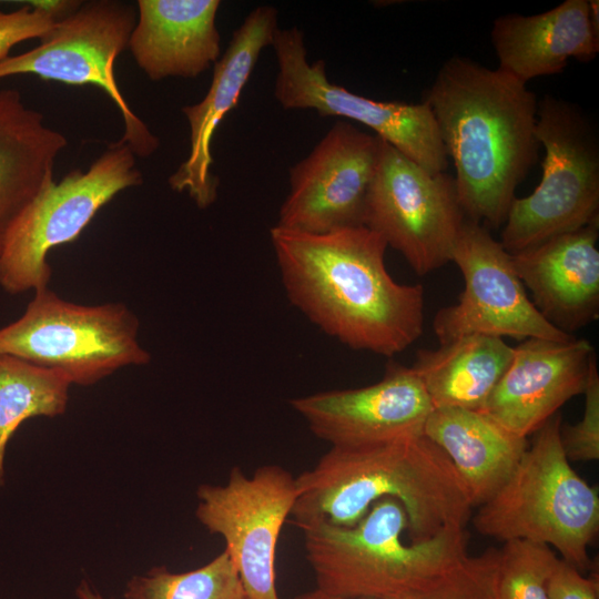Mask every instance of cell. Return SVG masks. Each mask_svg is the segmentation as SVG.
Masks as SVG:
<instances>
[{
  "mask_svg": "<svg viewBox=\"0 0 599 599\" xmlns=\"http://www.w3.org/2000/svg\"><path fill=\"white\" fill-rule=\"evenodd\" d=\"M270 238L291 303L351 348L394 356L423 333L424 288L396 282L387 244L364 225L304 233L277 225Z\"/></svg>",
  "mask_w": 599,
  "mask_h": 599,
  "instance_id": "cell-1",
  "label": "cell"
},
{
  "mask_svg": "<svg viewBox=\"0 0 599 599\" xmlns=\"http://www.w3.org/2000/svg\"><path fill=\"white\" fill-rule=\"evenodd\" d=\"M423 101L454 162L466 217L488 230L502 226L517 186L538 159L536 94L498 68L454 55Z\"/></svg>",
  "mask_w": 599,
  "mask_h": 599,
  "instance_id": "cell-2",
  "label": "cell"
},
{
  "mask_svg": "<svg viewBox=\"0 0 599 599\" xmlns=\"http://www.w3.org/2000/svg\"><path fill=\"white\" fill-rule=\"evenodd\" d=\"M292 522L353 527L383 498L404 507L410 541L464 527L473 508L447 455L426 436L387 443L331 447L296 477Z\"/></svg>",
  "mask_w": 599,
  "mask_h": 599,
  "instance_id": "cell-3",
  "label": "cell"
},
{
  "mask_svg": "<svg viewBox=\"0 0 599 599\" xmlns=\"http://www.w3.org/2000/svg\"><path fill=\"white\" fill-rule=\"evenodd\" d=\"M408 520L395 498L376 501L353 527L316 525L302 530L316 589L354 599H402L467 556L464 527L404 542Z\"/></svg>",
  "mask_w": 599,
  "mask_h": 599,
  "instance_id": "cell-4",
  "label": "cell"
},
{
  "mask_svg": "<svg viewBox=\"0 0 599 599\" xmlns=\"http://www.w3.org/2000/svg\"><path fill=\"white\" fill-rule=\"evenodd\" d=\"M557 413L535 439L506 483L473 517L476 531L501 541L544 544L579 571L590 565L588 547L599 528L597 488L571 467L560 440Z\"/></svg>",
  "mask_w": 599,
  "mask_h": 599,
  "instance_id": "cell-5",
  "label": "cell"
},
{
  "mask_svg": "<svg viewBox=\"0 0 599 599\" xmlns=\"http://www.w3.org/2000/svg\"><path fill=\"white\" fill-rule=\"evenodd\" d=\"M536 136L545 149L535 191L515 197L500 243L509 253L599 221V136L575 103L547 94L538 102Z\"/></svg>",
  "mask_w": 599,
  "mask_h": 599,
  "instance_id": "cell-6",
  "label": "cell"
},
{
  "mask_svg": "<svg viewBox=\"0 0 599 599\" xmlns=\"http://www.w3.org/2000/svg\"><path fill=\"white\" fill-rule=\"evenodd\" d=\"M33 293L24 313L0 328V354L61 370L81 386L150 362L139 318L124 304H75L49 287Z\"/></svg>",
  "mask_w": 599,
  "mask_h": 599,
  "instance_id": "cell-7",
  "label": "cell"
},
{
  "mask_svg": "<svg viewBox=\"0 0 599 599\" xmlns=\"http://www.w3.org/2000/svg\"><path fill=\"white\" fill-rule=\"evenodd\" d=\"M142 182L135 154L120 142L87 171L73 170L59 182L49 179L8 232L0 253V287L13 295L49 287V252L75 241L102 206Z\"/></svg>",
  "mask_w": 599,
  "mask_h": 599,
  "instance_id": "cell-8",
  "label": "cell"
},
{
  "mask_svg": "<svg viewBox=\"0 0 599 599\" xmlns=\"http://www.w3.org/2000/svg\"><path fill=\"white\" fill-rule=\"evenodd\" d=\"M136 17L135 8L124 1H81L39 45L0 61V79L31 74L102 89L124 123L123 136L118 142L128 145L135 156L148 158L158 150L159 139L129 106L114 77V61L128 48Z\"/></svg>",
  "mask_w": 599,
  "mask_h": 599,
  "instance_id": "cell-9",
  "label": "cell"
},
{
  "mask_svg": "<svg viewBox=\"0 0 599 599\" xmlns=\"http://www.w3.org/2000/svg\"><path fill=\"white\" fill-rule=\"evenodd\" d=\"M466 219L454 176L430 173L383 141L364 226L426 275L451 262Z\"/></svg>",
  "mask_w": 599,
  "mask_h": 599,
  "instance_id": "cell-10",
  "label": "cell"
},
{
  "mask_svg": "<svg viewBox=\"0 0 599 599\" xmlns=\"http://www.w3.org/2000/svg\"><path fill=\"white\" fill-rule=\"evenodd\" d=\"M277 61L274 97L285 110H314L362 123L430 173L446 172L448 156L428 104L375 101L328 80L323 60L309 63L304 33L280 29L272 44Z\"/></svg>",
  "mask_w": 599,
  "mask_h": 599,
  "instance_id": "cell-11",
  "label": "cell"
},
{
  "mask_svg": "<svg viewBox=\"0 0 599 599\" xmlns=\"http://www.w3.org/2000/svg\"><path fill=\"white\" fill-rule=\"evenodd\" d=\"M195 516L222 537L247 599H280L276 547L297 497L296 477L278 465L258 467L251 476L234 467L223 485L196 490Z\"/></svg>",
  "mask_w": 599,
  "mask_h": 599,
  "instance_id": "cell-12",
  "label": "cell"
},
{
  "mask_svg": "<svg viewBox=\"0 0 599 599\" xmlns=\"http://www.w3.org/2000/svg\"><path fill=\"white\" fill-rule=\"evenodd\" d=\"M451 262L465 281L456 304L440 308L433 329L445 344L467 335L510 337L517 341H564L572 335L551 325L535 307L511 260L484 225L466 219Z\"/></svg>",
  "mask_w": 599,
  "mask_h": 599,
  "instance_id": "cell-13",
  "label": "cell"
},
{
  "mask_svg": "<svg viewBox=\"0 0 599 599\" xmlns=\"http://www.w3.org/2000/svg\"><path fill=\"white\" fill-rule=\"evenodd\" d=\"M382 144L377 135L336 121L311 153L290 167V192L276 225L304 233L363 225Z\"/></svg>",
  "mask_w": 599,
  "mask_h": 599,
  "instance_id": "cell-14",
  "label": "cell"
},
{
  "mask_svg": "<svg viewBox=\"0 0 599 599\" xmlns=\"http://www.w3.org/2000/svg\"><path fill=\"white\" fill-rule=\"evenodd\" d=\"M290 404L311 432L331 447L420 436L434 409L412 367L393 362L378 383L296 397Z\"/></svg>",
  "mask_w": 599,
  "mask_h": 599,
  "instance_id": "cell-15",
  "label": "cell"
},
{
  "mask_svg": "<svg viewBox=\"0 0 599 599\" xmlns=\"http://www.w3.org/2000/svg\"><path fill=\"white\" fill-rule=\"evenodd\" d=\"M595 357L583 338L525 339L514 347L508 368L479 412L527 438L583 393Z\"/></svg>",
  "mask_w": 599,
  "mask_h": 599,
  "instance_id": "cell-16",
  "label": "cell"
},
{
  "mask_svg": "<svg viewBox=\"0 0 599 599\" xmlns=\"http://www.w3.org/2000/svg\"><path fill=\"white\" fill-rule=\"evenodd\" d=\"M277 10L258 6L233 32L222 57L215 62L205 97L182 109L190 128V152L169 177L175 192L186 191L200 209L209 207L217 196L219 179L212 172L211 152L215 130L233 110L246 85L261 52L272 44L277 30Z\"/></svg>",
  "mask_w": 599,
  "mask_h": 599,
  "instance_id": "cell-17",
  "label": "cell"
},
{
  "mask_svg": "<svg viewBox=\"0 0 599 599\" xmlns=\"http://www.w3.org/2000/svg\"><path fill=\"white\" fill-rule=\"evenodd\" d=\"M599 221L510 253L538 312L569 334L599 316Z\"/></svg>",
  "mask_w": 599,
  "mask_h": 599,
  "instance_id": "cell-18",
  "label": "cell"
},
{
  "mask_svg": "<svg viewBox=\"0 0 599 599\" xmlns=\"http://www.w3.org/2000/svg\"><path fill=\"white\" fill-rule=\"evenodd\" d=\"M219 0H139L130 49L153 81L196 78L220 59Z\"/></svg>",
  "mask_w": 599,
  "mask_h": 599,
  "instance_id": "cell-19",
  "label": "cell"
},
{
  "mask_svg": "<svg viewBox=\"0 0 599 599\" xmlns=\"http://www.w3.org/2000/svg\"><path fill=\"white\" fill-rule=\"evenodd\" d=\"M490 38L498 69L525 84L561 73L569 59L588 62L599 52L589 0H566L532 16H500L493 23Z\"/></svg>",
  "mask_w": 599,
  "mask_h": 599,
  "instance_id": "cell-20",
  "label": "cell"
},
{
  "mask_svg": "<svg viewBox=\"0 0 599 599\" xmlns=\"http://www.w3.org/2000/svg\"><path fill=\"white\" fill-rule=\"evenodd\" d=\"M16 89L0 90V253L9 230L45 182L67 146Z\"/></svg>",
  "mask_w": 599,
  "mask_h": 599,
  "instance_id": "cell-21",
  "label": "cell"
},
{
  "mask_svg": "<svg viewBox=\"0 0 599 599\" xmlns=\"http://www.w3.org/2000/svg\"><path fill=\"white\" fill-rule=\"evenodd\" d=\"M423 435L447 455L473 507L487 501L506 483L528 448L527 438L479 410L464 408L433 409Z\"/></svg>",
  "mask_w": 599,
  "mask_h": 599,
  "instance_id": "cell-22",
  "label": "cell"
},
{
  "mask_svg": "<svg viewBox=\"0 0 599 599\" xmlns=\"http://www.w3.org/2000/svg\"><path fill=\"white\" fill-rule=\"evenodd\" d=\"M514 347L504 338L467 335L419 349L410 366L433 408L479 410L508 368Z\"/></svg>",
  "mask_w": 599,
  "mask_h": 599,
  "instance_id": "cell-23",
  "label": "cell"
},
{
  "mask_svg": "<svg viewBox=\"0 0 599 599\" xmlns=\"http://www.w3.org/2000/svg\"><path fill=\"white\" fill-rule=\"evenodd\" d=\"M71 385L61 370L0 354V487L7 446L17 429L30 418L63 415Z\"/></svg>",
  "mask_w": 599,
  "mask_h": 599,
  "instance_id": "cell-24",
  "label": "cell"
},
{
  "mask_svg": "<svg viewBox=\"0 0 599 599\" xmlns=\"http://www.w3.org/2000/svg\"><path fill=\"white\" fill-rule=\"evenodd\" d=\"M123 599H247L240 575L226 551L185 572L154 567L133 576Z\"/></svg>",
  "mask_w": 599,
  "mask_h": 599,
  "instance_id": "cell-25",
  "label": "cell"
},
{
  "mask_svg": "<svg viewBox=\"0 0 599 599\" xmlns=\"http://www.w3.org/2000/svg\"><path fill=\"white\" fill-rule=\"evenodd\" d=\"M559 558L547 545L515 539L498 549V599H549L547 582Z\"/></svg>",
  "mask_w": 599,
  "mask_h": 599,
  "instance_id": "cell-26",
  "label": "cell"
},
{
  "mask_svg": "<svg viewBox=\"0 0 599 599\" xmlns=\"http://www.w3.org/2000/svg\"><path fill=\"white\" fill-rule=\"evenodd\" d=\"M498 549L466 556L423 588L402 599H498Z\"/></svg>",
  "mask_w": 599,
  "mask_h": 599,
  "instance_id": "cell-27",
  "label": "cell"
},
{
  "mask_svg": "<svg viewBox=\"0 0 599 599\" xmlns=\"http://www.w3.org/2000/svg\"><path fill=\"white\" fill-rule=\"evenodd\" d=\"M81 1H28L13 11L0 10V61L9 57L18 43L40 40L57 22L73 11Z\"/></svg>",
  "mask_w": 599,
  "mask_h": 599,
  "instance_id": "cell-28",
  "label": "cell"
},
{
  "mask_svg": "<svg viewBox=\"0 0 599 599\" xmlns=\"http://www.w3.org/2000/svg\"><path fill=\"white\" fill-rule=\"evenodd\" d=\"M585 408L581 419L573 425L560 426L561 446L568 460L599 459V374L593 358L585 387Z\"/></svg>",
  "mask_w": 599,
  "mask_h": 599,
  "instance_id": "cell-29",
  "label": "cell"
},
{
  "mask_svg": "<svg viewBox=\"0 0 599 599\" xmlns=\"http://www.w3.org/2000/svg\"><path fill=\"white\" fill-rule=\"evenodd\" d=\"M547 593L549 599H599L598 578L582 576L559 558L547 582Z\"/></svg>",
  "mask_w": 599,
  "mask_h": 599,
  "instance_id": "cell-30",
  "label": "cell"
},
{
  "mask_svg": "<svg viewBox=\"0 0 599 599\" xmlns=\"http://www.w3.org/2000/svg\"><path fill=\"white\" fill-rule=\"evenodd\" d=\"M75 596L78 599H113L105 598L94 587H92L87 580H82L75 589Z\"/></svg>",
  "mask_w": 599,
  "mask_h": 599,
  "instance_id": "cell-31",
  "label": "cell"
},
{
  "mask_svg": "<svg viewBox=\"0 0 599 599\" xmlns=\"http://www.w3.org/2000/svg\"><path fill=\"white\" fill-rule=\"evenodd\" d=\"M293 599H347V598L331 596L315 588L313 590L298 593ZM354 599H373V598H354Z\"/></svg>",
  "mask_w": 599,
  "mask_h": 599,
  "instance_id": "cell-32",
  "label": "cell"
}]
</instances>
